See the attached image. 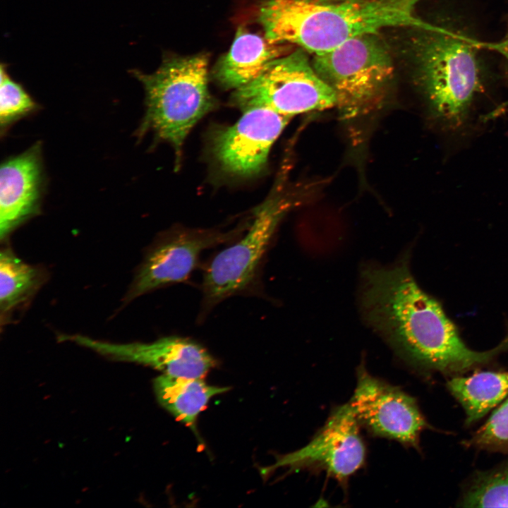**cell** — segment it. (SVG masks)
I'll return each mask as SVG.
<instances>
[{"label":"cell","instance_id":"19","mask_svg":"<svg viewBox=\"0 0 508 508\" xmlns=\"http://www.w3.org/2000/svg\"><path fill=\"white\" fill-rule=\"evenodd\" d=\"M0 78V131L4 136L17 121L37 112L40 104L8 75L3 63Z\"/></svg>","mask_w":508,"mask_h":508},{"label":"cell","instance_id":"16","mask_svg":"<svg viewBox=\"0 0 508 508\" xmlns=\"http://www.w3.org/2000/svg\"><path fill=\"white\" fill-rule=\"evenodd\" d=\"M447 387L465 412L470 425L498 406L508 397V370L480 371L468 376L457 375Z\"/></svg>","mask_w":508,"mask_h":508},{"label":"cell","instance_id":"20","mask_svg":"<svg viewBox=\"0 0 508 508\" xmlns=\"http://www.w3.org/2000/svg\"><path fill=\"white\" fill-rule=\"evenodd\" d=\"M467 447L508 454V397L467 440Z\"/></svg>","mask_w":508,"mask_h":508},{"label":"cell","instance_id":"2","mask_svg":"<svg viewBox=\"0 0 508 508\" xmlns=\"http://www.w3.org/2000/svg\"><path fill=\"white\" fill-rule=\"evenodd\" d=\"M360 302L365 322L411 365L445 375L484 365L508 348V337L495 348L470 349L441 305L412 275L406 255L389 266L365 265Z\"/></svg>","mask_w":508,"mask_h":508},{"label":"cell","instance_id":"9","mask_svg":"<svg viewBox=\"0 0 508 508\" xmlns=\"http://www.w3.org/2000/svg\"><path fill=\"white\" fill-rule=\"evenodd\" d=\"M360 425L373 435L419 448L422 432L430 427L416 400L399 388L371 375L361 365L349 401Z\"/></svg>","mask_w":508,"mask_h":508},{"label":"cell","instance_id":"6","mask_svg":"<svg viewBox=\"0 0 508 508\" xmlns=\"http://www.w3.org/2000/svg\"><path fill=\"white\" fill-rule=\"evenodd\" d=\"M299 48L272 61L255 80L236 89L233 103L241 109L267 107L292 118L336 107L332 88L318 75Z\"/></svg>","mask_w":508,"mask_h":508},{"label":"cell","instance_id":"7","mask_svg":"<svg viewBox=\"0 0 508 508\" xmlns=\"http://www.w3.org/2000/svg\"><path fill=\"white\" fill-rule=\"evenodd\" d=\"M291 205L288 198L277 194L268 198L255 210L253 220L243 237L214 257L203 277L204 310L253 284L276 229Z\"/></svg>","mask_w":508,"mask_h":508},{"label":"cell","instance_id":"15","mask_svg":"<svg viewBox=\"0 0 508 508\" xmlns=\"http://www.w3.org/2000/svg\"><path fill=\"white\" fill-rule=\"evenodd\" d=\"M153 388L159 404L192 428L210 399L229 389L208 385L202 378L176 377L164 374L154 380Z\"/></svg>","mask_w":508,"mask_h":508},{"label":"cell","instance_id":"17","mask_svg":"<svg viewBox=\"0 0 508 508\" xmlns=\"http://www.w3.org/2000/svg\"><path fill=\"white\" fill-rule=\"evenodd\" d=\"M39 269L18 258L10 249L0 253V310L4 317L27 301L40 287Z\"/></svg>","mask_w":508,"mask_h":508},{"label":"cell","instance_id":"3","mask_svg":"<svg viewBox=\"0 0 508 508\" xmlns=\"http://www.w3.org/2000/svg\"><path fill=\"white\" fill-rule=\"evenodd\" d=\"M422 0H266L259 11L265 37L313 55L385 28L428 24L417 16Z\"/></svg>","mask_w":508,"mask_h":508},{"label":"cell","instance_id":"18","mask_svg":"<svg viewBox=\"0 0 508 508\" xmlns=\"http://www.w3.org/2000/svg\"><path fill=\"white\" fill-rule=\"evenodd\" d=\"M463 507H508V461L475 474L459 501Z\"/></svg>","mask_w":508,"mask_h":508},{"label":"cell","instance_id":"5","mask_svg":"<svg viewBox=\"0 0 508 508\" xmlns=\"http://www.w3.org/2000/svg\"><path fill=\"white\" fill-rule=\"evenodd\" d=\"M379 33L353 38L313 55L312 65L334 91L341 119H362L384 102L394 73L389 49Z\"/></svg>","mask_w":508,"mask_h":508},{"label":"cell","instance_id":"14","mask_svg":"<svg viewBox=\"0 0 508 508\" xmlns=\"http://www.w3.org/2000/svg\"><path fill=\"white\" fill-rule=\"evenodd\" d=\"M282 44L239 28L229 52L218 62L214 75L224 87L238 89L258 78L282 56Z\"/></svg>","mask_w":508,"mask_h":508},{"label":"cell","instance_id":"10","mask_svg":"<svg viewBox=\"0 0 508 508\" xmlns=\"http://www.w3.org/2000/svg\"><path fill=\"white\" fill-rule=\"evenodd\" d=\"M237 233L181 228L166 232L149 248L126 299L185 281L202 251L234 240Z\"/></svg>","mask_w":508,"mask_h":508},{"label":"cell","instance_id":"13","mask_svg":"<svg viewBox=\"0 0 508 508\" xmlns=\"http://www.w3.org/2000/svg\"><path fill=\"white\" fill-rule=\"evenodd\" d=\"M42 143L5 159L0 167V238L40 212L45 189Z\"/></svg>","mask_w":508,"mask_h":508},{"label":"cell","instance_id":"4","mask_svg":"<svg viewBox=\"0 0 508 508\" xmlns=\"http://www.w3.org/2000/svg\"><path fill=\"white\" fill-rule=\"evenodd\" d=\"M131 73L145 92L146 110L135 135L152 131L177 155L196 123L214 107L208 90V58L203 54L164 60L153 73Z\"/></svg>","mask_w":508,"mask_h":508},{"label":"cell","instance_id":"1","mask_svg":"<svg viewBox=\"0 0 508 508\" xmlns=\"http://www.w3.org/2000/svg\"><path fill=\"white\" fill-rule=\"evenodd\" d=\"M409 29L406 51L414 83L447 139L468 138L508 113V71L490 57L503 44L430 23Z\"/></svg>","mask_w":508,"mask_h":508},{"label":"cell","instance_id":"11","mask_svg":"<svg viewBox=\"0 0 508 508\" xmlns=\"http://www.w3.org/2000/svg\"><path fill=\"white\" fill-rule=\"evenodd\" d=\"M71 341L108 358L139 363L162 374L186 378H204L216 365L213 356L195 341L179 336L162 337L152 342L112 343L81 334H61Z\"/></svg>","mask_w":508,"mask_h":508},{"label":"cell","instance_id":"12","mask_svg":"<svg viewBox=\"0 0 508 508\" xmlns=\"http://www.w3.org/2000/svg\"><path fill=\"white\" fill-rule=\"evenodd\" d=\"M243 111L236 123L219 132L213 147L226 171L248 176L265 167L272 146L291 118L262 107Z\"/></svg>","mask_w":508,"mask_h":508},{"label":"cell","instance_id":"8","mask_svg":"<svg viewBox=\"0 0 508 508\" xmlns=\"http://www.w3.org/2000/svg\"><path fill=\"white\" fill-rule=\"evenodd\" d=\"M361 427L349 402L337 406L308 444L279 456L274 464L262 469V474L280 467L322 471L344 485L365 462Z\"/></svg>","mask_w":508,"mask_h":508}]
</instances>
